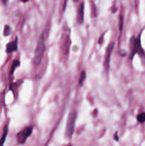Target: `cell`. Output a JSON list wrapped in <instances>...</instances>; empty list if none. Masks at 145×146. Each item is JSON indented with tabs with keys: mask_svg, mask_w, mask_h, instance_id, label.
<instances>
[{
	"mask_svg": "<svg viewBox=\"0 0 145 146\" xmlns=\"http://www.w3.org/2000/svg\"><path fill=\"white\" fill-rule=\"evenodd\" d=\"M33 131V127L28 126L24 128L23 131H20L16 135V138L18 143L20 144H24L26 142L27 138L31 135Z\"/></svg>",
	"mask_w": 145,
	"mask_h": 146,
	"instance_id": "cell-3",
	"label": "cell"
},
{
	"mask_svg": "<svg viewBox=\"0 0 145 146\" xmlns=\"http://www.w3.org/2000/svg\"><path fill=\"white\" fill-rule=\"evenodd\" d=\"M103 36H104V34H102V36H100V39H99V41H98V43H99L100 44H102V40H103Z\"/></svg>",
	"mask_w": 145,
	"mask_h": 146,
	"instance_id": "cell-15",
	"label": "cell"
},
{
	"mask_svg": "<svg viewBox=\"0 0 145 146\" xmlns=\"http://www.w3.org/2000/svg\"><path fill=\"white\" fill-rule=\"evenodd\" d=\"M123 23H124V19L122 16H120L119 17V31H122V27H123Z\"/></svg>",
	"mask_w": 145,
	"mask_h": 146,
	"instance_id": "cell-13",
	"label": "cell"
},
{
	"mask_svg": "<svg viewBox=\"0 0 145 146\" xmlns=\"http://www.w3.org/2000/svg\"><path fill=\"white\" fill-rule=\"evenodd\" d=\"M1 1H2L4 3V4H6V3H7V1H8V0H1Z\"/></svg>",
	"mask_w": 145,
	"mask_h": 146,
	"instance_id": "cell-18",
	"label": "cell"
},
{
	"mask_svg": "<svg viewBox=\"0 0 145 146\" xmlns=\"http://www.w3.org/2000/svg\"><path fill=\"white\" fill-rule=\"evenodd\" d=\"M78 1V0H74V1Z\"/></svg>",
	"mask_w": 145,
	"mask_h": 146,
	"instance_id": "cell-19",
	"label": "cell"
},
{
	"mask_svg": "<svg viewBox=\"0 0 145 146\" xmlns=\"http://www.w3.org/2000/svg\"><path fill=\"white\" fill-rule=\"evenodd\" d=\"M19 65H20V61H18V60H14V61H13L12 66H11V71H10V74H11V75H12V74H14V71H15V69Z\"/></svg>",
	"mask_w": 145,
	"mask_h": 146,
	"instance_id": "cell-9",
	"label": "cell"
},
{
	"mask_svg": "<svg viewBox=\"0 0 145 146\" xmlns=\"http://www.w3.org/2000/svg\"><path fill=\"white\" fill-rule=\"evenodd\" d=\"M131 47H132V58H133L134 56L135 55V54L139 51V48H140V40L139 38H136L135 37H132L131 38Z\"/></svg>",
	"mask_w": 145,
	"mask_h": 146,
	"instance_id": "cell-4",
	"label": "cell"
},
{
	"mask_svg": "<svg viewBox=\"0 0 145 146\" xmlns=\"http://www.w3.org/2000/svg\"><path fill=\"white\" fill-rule=\"evenodd\" d=\"M45 39H46V31L45 30H44L38 38V44L35 50V54L33 59L34 65H39L42 61L45 49Z\"/></svg>",
	"mask_w": 145,
	"mask_h": 146,
	"instance_id": "cell-1",
	"label": "cell"
},
{
	"mask_svg": "<svg viewBox=\"0 0 145 146\" xmlns=\"http://www.w3.org/2000/svg\"><path fill=\"white\" fill-rule=\"evenodd\" d=\"M114 45H115V43L111 42L110 44L108 45L107 48V50H106V55H105V68L107 71L108 68H109L111 54H112V50H113Z\"/></svg>",
	"mask_w": 145,
	"mask_h": 146,
	"instance_id": "cell-5",
	"label": "cell"
},
{
	"mask_svg": "<svg viewBox=\"0 0 145 146\" xmlns=\"http://www.w3.org/2000/svg\"><path fill=\"white\" fill-rule=\"evenodd\" d=\"M76 113L71 112L69 114L67 121L66 129H65V136L68 138H71L72 136V134L74 133L75 125V120H76Z\"/></svg>",
	"mask_w": 145,
	"mask_h": 146,
	"instance_id": "cell-2",
	"label": "cell"
},
{
	"mask_svg": "<svg viewBox=\"0 0 145 146\" xmlns=\"http://www.w3.org/2000/svg\"><path fill=\"white\" fill-rule=\"evenodd\" d=\"M114 139L115 140V141H119V136H118V135H117V133H115V135H114Z\"/></svg>",
	"mask_w": 145,
	"mask_h": 146,
	"instance_id": "cell-14",
	"label": "cell"
},
{
	"mask_svg": "<svg viewBox=\"0 0 145 146\" xmlns=\"http://www.w3.org/2000/svg\"><path fill=\"white\" fill-rule=\"evenodd\" d=\"M7 134H8V127L5 126L4 128V131H3L2 136H1V139H0V146H2L4 144V142L6 141V138H7Z\"/></svg>",
	"mask_w": 145,
	"mask_h": 146,
	"instance_id": "cell-8",
	"label": "cell"
},
{
	"mask_svg": "<svg viewBox=\"0 0 145 146\" xmlns=\"http://www.w3.org/2000/svg\"><path fill=\"white\" fill-rule=\"evenodd\" d=\"M67 1H68V0H65V3H64L63 8V11H65V6H66V3H67Z\"/></svg>",
	"mask_w": 145,
	"mask_h": 146,
	"instance_id": "cell-16",
	"label": "cell"
},
{
	"mask_svg": "<svg viewBox=\"0 0 145 146\" xmlns=\"http://www.w3.org/2000/svg\"><path fill=\"white\" fill-rule=\"evenodd\" d=\"M21 1H22V2L25 3V2H27V1H29V0H21Z\"/></svg>",
	"mask_w": 145,
	"mask_h": 146,
	"instance_id": "cell-17",
	"label": "cell"
},
{
	"mask_svg": "<svg viewBox=\"0 0 145 146\" xmlns=\"http://www.w3.org/2000/svg\"><path fill=\"white\" fill-rule=\"evenodd\" d=\"M11 34V28L9 25H5L4 29V36H9Z\"/></svg>",
	"mask_w": 145,
	"mask_h": 146,
	"instance_id": "cell-12",
	"label": "cell"
},
{
	"mask_svg": "<svg viewBox=\"0 0 145 146\" xmlns=\"http://www.w3.org/2000/svg\"><path fill=\"white\" fill-rule=\"evenodd\" d=\"M85 78H86V73H85V71H82V72H81L80 75V78H79V84L80 86L82 85V84H83L84 81H85Z\"/></svg>",
	"mask_w": 145,
	"mask_h": 146,
	"instance_id": "cell-10",
	"label": "cell"
},
{
	"mask_svg": "<svg viewBox=\"0 0 145 146\" xmlns=\"http://www.w3.org/2000/svg\"><path fill=\"white\" fill-rule=\"evenodd\" d=\"M136 119H137V121L140 123H142L145 122V113H142L139 114L136 117Z\"/></svg>",
	"mask_w": 145,
	"mask_h": 146,
	"instance_id": "cell-11",
	"label": "cell"
},
{
	"mask_svg": "<svg viewBox=\"0 0 145 146\" xmlns=\"http://www.w3.org/2000/svg\"><path fill=\"white\" fill-rule=\"evenodd\" d=\"M84 21V4L81 3L78 7V22L82 24Z\"/></svg>",
	"mask_w": 145,
	"mask_h": 146,
	"instance_id": "cell-7",
	"label": "cell"
},
{
	"mask_svg": "<svg viewBox=\"0 0 145 146\" xmlns=\"http://www.w3.org/2000/svg\"><path fill=\"white\" fill-rule=\"evenodd\" d=\"M18 49V38H16L13 41L8 43L6 46V51L8 54L16 51Z\"/></svg>",
	"mask_w": 145,
	"mask_h": 146,
	"instance_id": "cell-6",
	"label": "cell"
}]
</instances>
